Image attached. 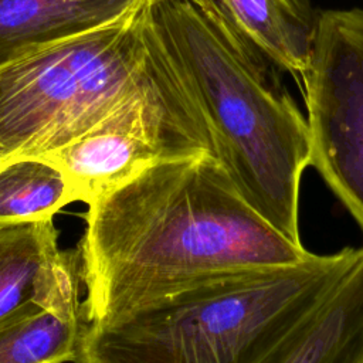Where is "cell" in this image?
Segmentation results:
<instances>
[{"label":"cell","instance_id":"1","mask_svg":"<svg viewBox=\"0 0 363 363\" xmlns=\"http://www.w3.org/2000/svg\"><path fill=\"white\" fill-rule=\"evenodd\" d=\"M86 206L81 313L95 328L196 279L311 255L259 216L208 153L156 162Z\"/></svg>","mask_w":363,"mask_h":363},{"label":"cell","instance_id":"3","mask_svg":"<svg viewBox=\"0 0 363 363\" xmlns=\"http://www.w3.org/2000/svg\"><path fill=\"white\" fill-rule=\"evenodd\" d=\"M363 257L362 247L294 265L196 279L119 322L82 329L77 363H259Z\"/></svg>","mask_w":363,"mask_h":363},{"label":"cell","instance_id":"13","mask_svg":"<svg viewBox=\"0 0 363 363\" xmlns=\"http://www.w3.org/2000/svg\"><path fill=\"white\" fill-rule=\"evenodd\" d=\"M0 163H1V157H0Z\"/></svg>","mask_w":363,"mask_h":363},{"label":"cell","instance_id":"5","mask_svg":"<svg viewBox=\"0 0 363 363\" xmlns=\"http://www.w3.org/2000/svg\"><path fill=\"white\" fill-rule=\"evenodd\" d=\"M206 153L216 156L210 130L162 45L139 89L84 135L41 157L61 169L75 201L88 204L156 162Z\"/></svg>","mask_w":363,"mask_h":363},{"label":"cell","instance_id":"6","mask_svg":"<svg viewBox=\"0 0 363 363\" xmlns=\"http://www.w3.org/2000/svg\"><path fill=\"white\" fill-rule=\"evenodd\" d=\"M311 166L363 233V10L318 14L302 75Z\"/></svg>","mask_w":363,"mask_h":363},{"label":"cell","instance_id":"12","mask_svg":"<svg viewBox=\"0 0 363 363\" xmlns=\"http://www.w3.org/2000/svg\"><path fill=\"white\" fill-rule=\"evenodd\" d=\"M84 326L35 302L0 320V363L75 362Z\"/></svg>","mask_w":363,"mask_h":363},{"label":"cell","instance_id":"7","mask_svg":"<svg viewBox=\"0 0 363 363\" xmlns=\"http://www.w3.org/2000/svg\"><path fill=\"white\" fill-rule=\"evenodd\" d=\"M79 254L62 251L52 220L0 224V320L27 302L81 319Z\"/></svg>","mask_w":363,"mask_h":363},{"label":"cell","instance_id":"11","mask_svg":"<svg viewBox=\"0 0 363 363\" xmlns=\"http://www.w3.org/2000/svg\"><path fill=\"white\" fill-rule=\"evenodd\" d=\"M74 194L61 169L41 156L0 163V224L52 220Z\"/></svg>","mask_w":363,"mask_h":363},{"label":"cell","instance_id":"8","mask_svg":"<svg viewBox=\"0 0 363 363\" xmlns=\"http://www.w3.org/2000/svg\"><path fill=\"white\" fill-rule=\"evenodd\" d=\"M245 47L279 71L303 75L316 20L309 0H193Z\"/></svg>","mask_w":363,"mask_h":363},{"label":"cell","instance_id":"2","mask_svg":"<svg viewBox=\"0 0 363 363\" xmlns=\"http://www.w3.org/2000/svg\"><path fill=\"white\" fill-rule=\"evenodd\" d=\"M150 9L173 69L235 189L271 225L302 242L299 191L311 166V136L279 69L193 0H152Z\"/></svg>","mask_w":363,"mask_h":363},{"label":"cell","instance_id":"4","mask_svg":"<svg viewBox=\"0 0 363 363\" xmlns=\"http://www.w3.org/2000/svg\"><path fill=\"white\" fill-rule=\"evenodd\" d=\"M150 3L0 68L1 162L65 146L149 79L162 57Z\"/></svg>","mask_w":363,"mask_h":363},{"label":"cell","instance_id":"10","mask_svg":"<svg viewBox=\"0 0 363 363\" xmlns=\"http://www.w3.org/2000/svg\"><path fill=\"white\" fill-rule=\"evenodd\" d=\"M259 363H363V257Z\"/></svg>","mask_w":363,"mask_h":363},{"label":"cell","instance_id":"9","mask_svg":"<svg viewBox=\"0 0 363 363\" xmlns=\"http://www.w3.org/2000/svg\"><path fill=\"white\" fill-rule=\"evenodd\" d=\"M147 0H0V68L105 27Z\"/></svg>","mask_w":363,"mask_h":363}]
</instances>
